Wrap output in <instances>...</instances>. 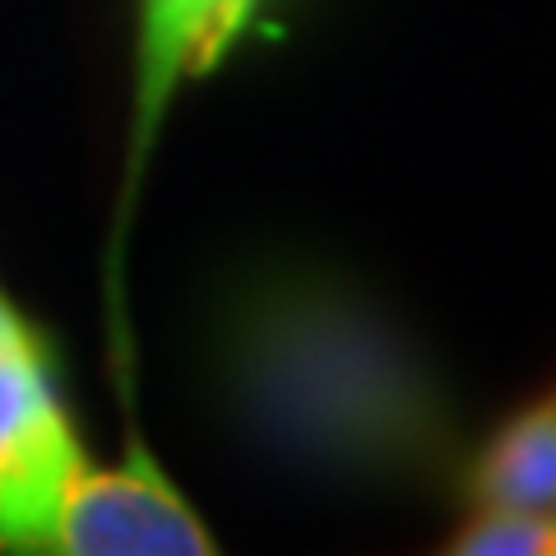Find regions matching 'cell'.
Masks as SVG:
<instances>
[{
	"label": "cell",
	"instance_id": "5b68a950",
	"mask_svg": "<svg viewBox=\"0 0 556 556\" xmlns=\"http://www.w3.org/2000/svg\"><path fill=\"white\" fill-rule=\"evenodd\" d=\"M468 506L556 510V390L515 413L464 468Z\"/></svg>",
	"mask_w": 556,
	"mask_h": 556
},
{
	"label": "cell",
	"instance_id": "8992f818",
	"mask_svg": "<svg viewBox=\"0 0 556 556\" xmlns=\"http://www.w3.org/2000/svg\"><path fill=\"white\" fill-rule=\"evenodd\" d=\"M455 556H556V510L529 506H473L450 533Z\"/></svg>",
	"mask_w": 556,
	"mask_h": 556
},
{
	"label": "cell",
	"instance_id": "7a4b0ae2",
	"mask_svg": "<svg viewBox=\"0 0 556 556\" xmlns=\"http://www.w3.org/2000/svg\"><path fill=\"white\" fill-rule=\"evenodd\" d=\"M84 464L38 329L0 292V552H51L61 496Z\"/></svg>",
	"mask_w": 556,
	"mask_h": 556
},
{
	"label": "cell",
	"instance_id": "52a82bcc",
	"mask_svg": "<svg viewBox=\"0 0 556 556\" xmlns=\"http://www.w3.org/2000/svg\"><path fill=\"white\" fill-rule=\"evenodd\" d=\"M255 5H260V0H228V5H223V14H218V28H214V61H218L223 51H228V47L241 38V28L251 24Z\"/></svg>",
	"mask_w": 556,
	"mask_h": 556
},
{
	"label": "cell",
	"instance_id": "277c9868",
	"mask_svg": "<svg viewBox=\"0 0 556 556\" xmlns=\"http://www.w3.org/2000/svg\"><path fill=\"white\" fill-rule=\"evenodd\" d=\"M228 0H144L139 10V65H135V139L130 186L144 172L167 102L186 75L214 65V28Z\"/></svg>",
	"mask_w": 556,
	"mask_h": 556
},
{
	"label": "cell",
	"instance_id": "3957f363",
	"mask_svg": "<svg viewBox=\"0 0 556 556\" xmlns=\"http://www.w3.org/2000/svg\"><path fill=\"white\" fill-rule=\"evenodd\" d=\"M51 552L61 556H208L218 552L200 515L167 482L159 459L139 441L121 468L84 464L70 478Z\"/></svg>",
	"mask_w": 556,
	"mask_h": 556
},
{
	"label": "cell",
	"instance_id": "6da1fadb",
	"mask_svg": "<svg viewBox=\"0 0 556 556\" xmlns=\"http://www.w3.org/2000/svg\"><path fill=\"white\" fill-rule=\"evenodd\" d=\"M214 367L241 431L311 478L422 486L459 464V417L390 306L320 265H269L228 292Z\"/></svg>",
	"mask_w": 556,
	"mask_h": 556
}]
</instances>
